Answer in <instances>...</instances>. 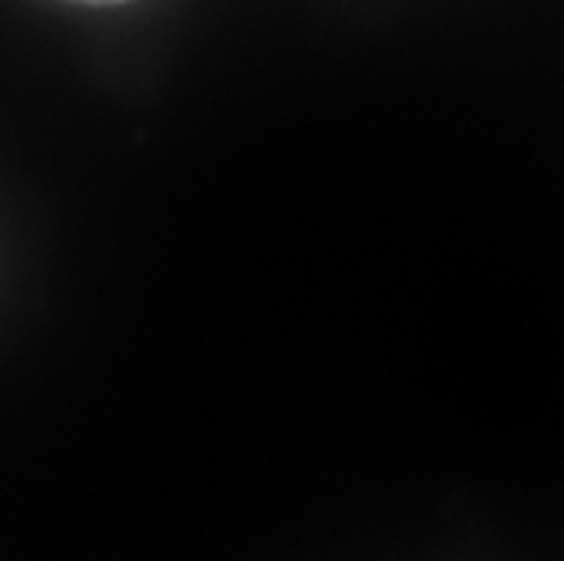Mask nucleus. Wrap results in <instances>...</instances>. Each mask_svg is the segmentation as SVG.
<instances>
[{
	"label": "nucleus",
	"mask_w": 564,
	"mask_h": 561,
	"mask_svg": "<svg viewBox=\"0 0 564 561\" xmlns=\"http://www.w3.org/2000/svg\"><path fill=\"white\" fill-rule=\"evenodd\" d=\"M74 4H124V0H74Z\"/></svg>",
	"instance_id": "f257e3e1"
}]
</instances>
